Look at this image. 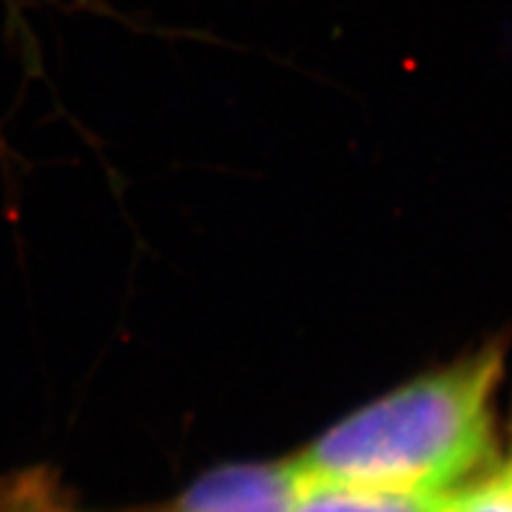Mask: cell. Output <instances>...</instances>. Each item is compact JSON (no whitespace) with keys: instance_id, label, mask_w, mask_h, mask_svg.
<instances>
[{"instance_id":"obj_4","label":"cell","mask_w":512,"mask_h":512,"mask_svg":"<svg viewBox=\"0 0 512 512\" xmlns=\"http://www.w3.org/2000/svg\"><path fill=\"white\" fill-rule=\"evenodd\" d=\"M0 512H79L62 479L48 465H27L0 475Z\"/></svg>"},{"instance_id":"obj_5","label":"cell","mask_w":512,"mask_h":512,"mask_svg":"<svg viewBox=\"0 0 512 512\" xmlns=\"http://www.w3.org/2000/svg\"><path fill=\"white\" fill-rule=\"evenodd\" d=\"M441 512H512V463L470 479L446 498Z\"/></svg>"},{"instance_id":"obj_3","label":"cell","mask_w":512,"mask_h":512,"mask_svg":"<svg viewBox=\"0 0 512 512\" xmlns=\"http://www.w3.org/2000/svg\"><path fill=\"white\" fill-rule=\"evenodd\" d=\"M302 479V477H299ZM448 496H415L349 484L304 482L292 512H441Z\"/></svg>"},{"instance_id":"obj_2","label":"cell","mask_w":512,"mask_h":512,"mask_svg":"<svg viewBox=\"0 0 512 512\" xmlns=\"http://www.w3.org/2000/svg\"><path fill=\"white\" fill-rule=\"evenodd\" d=\"M294 460L223 465L190 484L159 512H292L299 496Z\"/></svg>"},{"instance_id":"obj_1","label":"cell","mask_w":512,"mask_h":512,"mask_svg":"<svg viewBox=\"0 0 512 512\" xmlns=\"http://www.w3.org/2000/svg\"><path fill=\"white\" fill-rule=\"evenodd\" d=\"M503 347L401 384L339 420L294 456L299 477L444 498L470 482L494 446Z\"/></svg>"}]
</instances>
